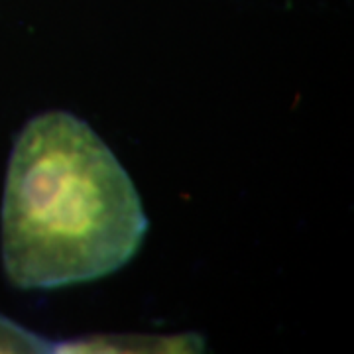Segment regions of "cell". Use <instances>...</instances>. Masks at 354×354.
Here are the masks:
<instances>
[{
	"label": "cell",
	"instance_id": "obj_3",
	"mask_svg": "<svg viewBox=\"0 0 354 354\" xmlns=\"http://www.w3.org/2000/svg\"><path fill=\"white\" fill-rule=\"evenodd\" d=\"M0 353H53V342L0 315Z\"/></svg>",
	"mask_w": 354,
	"mask_h": 354
},
{
	"label": "cell",
	"instance_id": "obj_2",
	"mask_svg": "<svg viewBox=\"0 0 354 354\" xmlns=\"http://www.w3.org/2000/svg\"><path fill=\"white\" fill-rule=\"evenodd\" d=\"M199 335H95L53 344V353H201Z\"/></svg>",
	"mask_w": 354,
	"mask_h": 354
},
{
	"label": "cell",
	"instance_id": "obj_1",
	"mask_svg": "<svg viewBox=\"0 0 354 354\" xmlns=\"http://www.w3.org/2000/svg\"><path fill=\"white\" fill-rule=\"evenodd\" d=\"M148 216L128 171L85 120L32 118L14 142L0 215L2 266L18 290H57L118 272Z\"/></svg>",
	"mask_w": 354,
	"mask_h": 354
}]
</instances>
